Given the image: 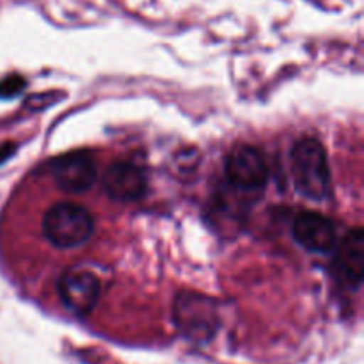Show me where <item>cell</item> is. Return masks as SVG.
Masks as SVG:
<instances>
[{"instance_id":"cell-1","label":"cell","mask_w":364,"mask_h":364,"mask_svg":"<svg viewBox=\"0 0 364 364\" xmlns=\"http://www.w3.org/2000/svg\"><path fill=\"white\" fill-rule=\"evenodd\" d=\"M295 188L304 198L322 201L331 194V171L323 146L315 139H301L290 155Z\"/></svg>"},{"instance_id":"cell-2","label":"cell","mask_w":364,"mask_h":364,"mask_svg":"<svg viewBox=\"0 0 364 364\" xmlns=\"http://www.w3.org/2000/svg\"><path fill=\"white\" fill-rule=\"evenodd\" d=\"M95 231L92 217L77 203H57L43 217L46 240L59 249H73L85 244Z\"/></svg>"},{"instance_id":"cell-3","label":"cell","mask_w":364,"mask_h":364,"mask_svg":"<svg viewBox=\"0 0 364 364\" xmlns=\"http://www.w3.org/2000/svg\"><path fill=\"white\" fill-rule=\"evenodd\" d=\"M226 178L233 188L244 194H258L269 180V167L262 151L252 146L240 144L226 159Z\"/></svg>"},{"instance_id":"cell-4","label":"cell","mask_w":364,"mask_h":364,"mask_svg":"<svg viewBox=\"0 0 364 364\" xmlns=\"http://www.w3.org/2000/svg\"><path fill=\"white\" fill-rule=\"evenodd\" d=\"M60 302L78 316L89 315L100 299L102 284L98 277L84 269H71L60 276L57 283Z\"/></svg>"},{"instance_id":"cell-5","label":"cell","mask_w":364,"mask_h":364,"mask_svg":"<svg viewBox=\"0 0 364 364\" xmlns=\"http://www.w3.org/2000/svg\"><path fill=\"white\" fill-rule=\"evenodd\" d=\"M50 173L57 187L64 192L80 194L95 183L96 164L87 151H73L52 160Z\"/></svg>"},{"instance_id":"cell-6","label":"cell","mask_w":364,"mask_h":364,"mask_svg":"<svg viewBox=\"0 0 364 364\" xmlns=\"http://www.w3.org/2000/svg\"><path fill=\"white\" fill-rule=\"evenodd\" d=\"M178 327L191 338H210L217 329V309L203 295L185 294L174 308Z\"/></svg>"},{"instance_id":"cell-7","label":"cell","mask_w":364,"mask_h":364,"mask_svg":"<svg viewBox=\"0 0 364 364\" xmlns=\"http://www.w3.org/2000/svg\"><path fill=\"white\" fill-rule=\"evenodd\" d=\"M146 187L148 180L144 169L128 160L112 164L103 174V191L114 201H137L144 196Z\"/></svg>"},{"instance_id":"cell-8","label":"cell","mask_w":364,"mask_h":364,"mask_svg":"<svg viewBox=\"0 0 364 364\" xmlns=\"http://www.w3.org/2000/svg\"><path fill=\"white\" fill-rule=\"evenodd\" d=\"M294 237L311 252H329L336 247V230L333 220L316 212L299 213L294 223Z\"/></svg>"},{"instance_id":"cell-9","label":"cell","mask_w":364,"mask_h":364,"mask_svg":"<svg viewBox=\"0 0 364 364\" xmlns=\"http://www.w3.org/2000/svg\"><path fill=\"white\" fill-rule=\"evenodd\" d=\"M336 274L347 287L359 288L364 277V233L355 228L338 247Z\"/></svg>"},{"instance_id":"cell-10","label":"cell","mask_w":364,"mask_h":364,"mask_svg":"<svg viewBox=\"0 0 364 364\" xmlns=\"http://www.w3.org/2000/svg\"><path fill=\"white\" fill-rule=\"evenodd\" d=\"M23 87V78L18 77V75H11V77L4 78V80L0 82V98H13V96H16Z\"/></svg>"}]
</instances>
